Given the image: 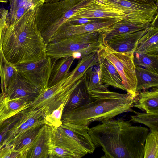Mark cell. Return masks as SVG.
Returning <instances> with one entry per match:
<instances>
[{
    "instance_id": "obj_34",
    "label": "cell",
    "mask_w": 158,
    "mask_h": 158,
    "mask_svg": "<svg viewBox=\"0 0 158 158\" xmlns=\"http://www.w3.org/2000/svg\"><path fill=\"white\" fill-rule=\"evenodd\" d=\"M20 112L0 124V150L3 146V143L8 132L19 118Z\"/></svg>"
},
{
    "instance_id": "obj_2",
    "label": "cell",
    "mask_w": 158,
    "mask_h": 158,
    "mask_svg": "<svg viewBox=\"0 0 158 158\" xmlns=\"http://www.w3.org/2000/svg\"><path fill=\"white\" fill-rule=\"evenodd\" d=\"M36 8L29 9L3 30L1 45L13 65L36 61L46 57V44L35 22Z\"/></svg>"
},
{
    "instance_id": "obj_31",
    "label": "cell",
    "mask_w": 158,
    "mask_h": 158,
    "mask_svg": "<svg viewBox=\"0 0 158 158\" xmlns=\"http://www.w3.org/2000/svg\"><path fill=\"white\" fill-rule=\"evenodd\" d=\"M144 158H158V134L151 131L146 138L143 149Z\"/></svg>"
},
{
    "instance_id": "obj_28",
    "label": "cell",
    "mask_w": 158,
    "mask_h": 158,
    "mask_svg": "<svg viewBox=\"0 0 158 158\" xmlns=\"http://www.w3.org/2000/svg\"><path fill=\"white\" fill-rule=\"evenodd\" d=\"M135 115L131 116V121L143 124L150 129L151 131L158 134V113H142L134 111Z\"/></svg>"
},
{
    "instance_id": "obj_33",
    "label": "cell",
    "mask_w": 158,
    "mask_h": 158,
    "mask_svg": "<svg viewBox=\"0 0 158 158\" xmlns=\"http://www.w3.org/2000/svg\"><path fill=\"white\" fill-rule=\"evenodd\" d=\"M82 157L81 155L52 143L49 158H80Z\"/></svg>"
},
{
    "instance_id": "obj_16",
    "label": "cell",
    "mask_w": 158,
    "mask_h": 158,
    "mask_svg": "<svg viewBox=\"0 0 158 158\" xmlns=\"http://www.w3.org/2000/svg\"><path fill=\"white\" fill-rule=\"evenodd\" d=\"M148 27L135 32L113 37L105 41L110 48L116 52L134 53L139 40L147 31Z\"/></svg>"
},
{
    "instance_id": "obj_32",
    "label": "cell",
    "mask_w": 158,
    "mask_h": 158,
    "mask_svg": "<svg viewBox=\"0 0 158 158\" xmlns=\"http://www.w3.org/2000/svg\"><path fill=\"white\" fill-rule=\"evenodd\" d=\"M67 103H62L51 113L46 115L44 118L45 124L53 127H58L62 124L61 118L64 108Z\"/></svg>"
},
{
    "instance_id": "obj_15",
    "label": "cell",
    "mask_w": 158,
    "mask_h": 158,
    "mask_svg": "<svg viewBox=\"0 0 158 158\" xmlns=\"http://www.w3.org/2000/svg\"><path fill=\"white\" fill-rule=\"evenodd\" d=\"M97 52L101 83L126 91L122 78L114 66L106 57Z\"/></svg>"
},
{
    "instance_id": "obj_10",
    "label": "cell",
    "mask_w": 158,
    "mask_h": 158,
    "mask_svg": "<svg viewBox=\"0 0 158 158\" xmlns=\"http://www.w3.org/2000/svg\"><path fill=\"white\" fill-rule=\"evenodd\" d=\"M118 19H100L89 23L74 25L64 23L52 35L48 43L55 42L69 36L86 33H102L116 23Z\"/></svg>"
},
{
    "instance_id": "obj_5",
    "label": "cell",
    "mask_w": 158,
    "mask_h": 158,
    "mask_svg": "<svg viewBox=\"0 0 158 158\" xmlns=\"http://www.w3.org/2000/svg\"><path fill=\"white\" fill-rule=\"evenodd\" d=\"M102 33L92 32L69 36L46 44V55L52 59L72 56L81 59L99 49Z\"/></svg>"
},
{
    "instance_id": "obj_30",
    "label": "cell",
    "mask_w": 158,
    "mask_h": 158,
    "mask_svg": "<svg viewBox=\"0 0 158 158\" xmlns=\"http://www.w3.org/2000/svg\"><path fill=\"white\" fill-rule=\"evenodd\" d=\"M134 61L135 65L158 73V55L134 53Z\"/></svg>"
},
{
    "instance_id": "obj_25",
    "label": "cell",
    "mask_w": 158,
    "mask_h": 158,
    "mask_svg": "<svg viewBox=\"0 0 158 158\" xmlns=\"http://www.w3.org/2000/svg\"><path fill=\"white\" fill-rule=\"evenodd\" d=\"M81 84L76 87L71 94L63 112L77 108L94 99L89 94L85 85L83 87L80 86Z\"/></svg>"
},
{
    "instance_id": "obj_23",
    "label": "cell",
    "mask_w": 158,
    "mask_h": 158,
    "mask_svg": "<svg viewBox=\"0 0 158 158\" xmlns=\"http://www.w3.org/2000/svg\"><path fill=\"white\" fill-rule=\"evenodd\" d=\"M44 124L35 126L16 137L9 145L14 150L20 152L22 156L28 149Z\"/></svg>"
},
{
    "instance_id": "obj_14",
    "label": "cell",
    "mask_w": 158,
    "mask_h": 158,
    "mask_svg": "<svg viewBox=\"0 0 158 158\" xmlns=\"http://www.w3.org/2000/svg\"><path fill=\"white\" fill-rule=\"evenodd\" d=\"M88 126L62 123L58 128L64 135L82 147L87 153L91 154L96 147L88 132Z\"/></svg>"
},
{
    "instance_id": "obj_37",
    "label": "cell",
    "mask_w": 158,
    "mask_h": 158,
    "mask_svg": "<svg viewBox=\"0 0 158 158\" xmlns=\"http://www.w3.org/2000/svg\"><path fill=\"white\" fill-rule=\"evenodd\" d=\"M33 7L36 8L45 3L46 0H25Z\"/></svg>"
},
{
    "instance_id": "obj_20",
    "label": "cell",
    "mask_w": 158,
    "mask_h": 158,
    "mask_svg": "<svg viewBox=\"0 0 158 158\" xmlns=\"http://www.w3.org/2000/svg\"><path fill=\"white\" fill-rule=\"evenodd\" d=\"M98 65L97 52L84 56L79 61L75 68L69 73L64 83V87H69L81 78L87 70L94 65Z\"/></svg>"
},
{
    "instance_id": "obj_8",
    "label": "cell",
    "mask_w": 158,
    "mask_h": 158,
    "mask_svg": "<svg viewBox=\"0 0 158 158\" xmlns=\"http://www.w3.org/2000/svg\"><path fill=\"white\" fill-rule=\"evenodd\" d=\"M52 60L47 56L40 60L14 65L18 72L40 91L48 88Z\"/></svg>"
},
{
    "instance_id": "obj_11",
    "label": "cell",
    "mask_w": 158,
    "mask_h": 158,
    "mask_svg": "<svg viewBox=\"0 0 158 158\" xmlns=\"http://www.w3.org/2000/svg\"><path fill=\"white\" fill-rule=\"evenodd\" d=\"M45 109L30 108L20 112V116L7 134L3 146L10 144L17 136L30 128L40 124H45Z\"/></svg>"
},
{
    "instance_id": "obj_24",
    "label": "cell",
    "mask_w": 158,
    "mask_h": 158,
    "mask_svg": "<svg viewBox=\"0 0 158 158\" xmlns=\"http://www.w3.org/2000/svg\"><path fill=\"white\" fill-rule=\"evenodd\" d=\"M135 75L137 92L150 88L158 87V73L135 65Z\"/></svg>"
},
{
    "instance_id": "obj_1",
    "label": "cell",
    "mask_w": 158,
    "mask_h": 158,
    "mask_svg": "<svg viewBox=\"0 0 158 158\" xmlns=\"http://www.w3.org/2000/svg\"><path fill=\"white\" fill-rule=\"evenodd\" d=\"M88 132L96 147H101L103 157L143 158L147 127L135 126L130 120L110 119L101 122Z\"/></svg>"
},
{
    "instance_id": "obj_13",
    "label": "cell",
    "mask_w": 158,
    "mask_h": 158,
    "mask_svg": "<svg viewBox=\"0 0 158 158\" xmlns=\"http://www.w3.org/2000/svg\"><path fill=\"white\" fill-rule=\"evenodd\" d=\"M53 127L44 124L35 139L23 155L22 158H49L52 144Z\"/></svg>"
},
{
    "instance_id": "obj_17",
    "label": "cell",
    "mask_w": 158,
    "mask_h": 158,
    "mask_svg": "<svg viewBox=\"0 0 158 158\" xmlns=\"http://www.w3.org/2000/svg\"><path fill=\"white\" fill-rule=\"evenodd\" d=\"M158 14L139 40L134 53L158 55Z\"/></svg>"
},
{
    "instance_id": "obj_39",
    "label": "cell",
    "mask_w": 158,
    "mask_h": 158,
    "mask_svg": "<svg viewBox=\"0 0 158 158\" xmlns=\"http://www.w3.org/2000/svg\"><path fill=\"white\" fill-rule=\"evenodd\" d=\"M60 0H46L45 3L56 2Z\"/></svg>"
},
{
    "instance_id": "obj_38",
    "label": "cell",
    "mask_w": 158,
    "mask_h": 158,
    "mask_svg": "<svg viewBox=\"0 0 158 158\" xmlns=\"http://www.w3.org/2000/svg\"><path fill=\"white\" fill-rule=\"evenodd\" d=\"M131 2L142 4H148L155 2L157 0H128Z\"/></svg>"
},
{
    "instance_id": "obj_3",
    "label": "cell",
    "mask_w": 158,
    "mask_h": 158,
    "mask_svg": "<svg viewBox=\"0 0 158 158\" xmlns=\"http://www.w3.org/2000/svg\"><path fill=\"white\" fill-rule=\"evenodd\" d=\"M94 99L75 109L63 112L62 123L88 126L92 122L113 119L122 113L131 112L138 94L120 93L108 89L88 92Z\"/></svg>"
},
{
    "instance_id": "obj_19",
    "label": "cell",
    "mask_w": 158,
    "mask_h": 158,
    "mask_svg": "<svg viewBox=\"0 0 158 158\" xmlns=\"http://www.w3.org/2000/svg\"><path fill=\"white\" fill-rule=\"evenodd\" d=\"M150 23H139L123 19L118 22L102 33L105 40L111 38L135 32L148 27Z\"/></svg>"
},
{
    "instance_id": "obj_18",
    "label": "cell",
    "mask_w": 158,
    "mask_h": 158,
    "mask_svg": "<svg viewBox=\"0 0 158 158\" xmlns=\"http://www.w3.org/2000/svg\"><path fill=\"white\" fill-rule=\"evenodd\" d=\"M32 103L19 99H11L0 93V124L29 108Z\"/></svg>"
},
{
    "instance_id": "obj_36",
    "label": "cell",
    "mask_w": 158,
    "mask_h": 158,
    "mask_svg": "<svg viewBox=\"0 0 158 158\" xmlns=\"http://www.w3.org/2000/svg\"><path fill=\"white\" fill-rule=\"evenodd\" d=\"M100 19H101L86 18H70L68 19L65 23L72 25H79L95 22Z\"/></svg>"
},
{
    "instance_id": "obj_35",
    "label": "cell",
    "mask_w": 158,
    "mask_h": 158,
    "mask_svg": "<svg viewBox=\"0 0 158 158\" xmlns=\"http://www.w3.org/2000/svg\"><path fill=\"white\" fill-rule=\"evenodd\" d=\"M0 158H22V155L20 152L13 149L9 145H6L0 150Z\"/></svg>"
},
{
    "instance_id": "obj_22",
    "label": "cell",
    "mask_w": 158,
    "mask_h": 158,
    "mask_svg": "<svg viewBox=\"0 0 158 158\" xmlns=\"http://www.w3.org/2000/svg\"><path fill=\"white\" fill-rule=\"evenodd\" d=\"M75 59L72 56L52 59V71L48 88L55 85L68 76L70 68Z\"/></svg>"
},
{
    "instance_id": "obj_21",
    "label": "cell",
    "mask_w": 158,
    "mask_h": 158,
    "mask_svg": "<svg viewBox=\"0 0 158 158\" xmlns=\"http://www.w3.org/2000/svg\"><path fill=\"white\" fill-rule=\"evenodd\" d=\"M158 88L153 87L150 91L144 90L139 92L133 107L147 113H158Z\"/></svg>"
},
{
    "instance_id": "obj_26",
    "label": "cell",
    "mask_w": 158,
    "mask_h": 158,
    "mask_svg": "<svg viewBox=\"0 0 158 158\" xmlns=\"http://www.w3.org/2000/svg\"><path fill=\"white\" fill-rule=\"evenodd\" d=\"M17 72L15 66L5 57L0 45V77L1 93H3L11 83L15 75Z\"/></svg>"
},
{
    "instance_id": "obj_7",
    "label": "cell",
    "mask_w": 158,
    "mask_h": 158,
    "mask_svg": "<svg viewBox=\"0 0 158 158\" xmlns=\"http://www.w3.org/2000/svg\"><path fill=\"white\" fill-rule=\"evenodd\" d=\"M67 77L55 85L41 91L29 108L31 109L44 108L46 115L62 103H67L73 91L82 82L83 76L70 86L64 87V83Z\"/></svg>"
},
{
    "instance_id": "obj_6",
    "label": "cell",
    "mask_w": 158,
    "mask_h": 158,
    "mask_svg": "<svg viewBox=\"0 0 158 158\" xmlns=\"http://www.w3.org/2000/svg\"><path fill=\"white\" fill-rule=\"evenodd\" d=\"M97 52L109 60L114 66L122 78L126 92L134 94H138L134 53L116 52L110 48L103 39Z\"/></svg>"
},
{
    "instance_id": "obj_12",
    "label": "cell",
    "mask_w": 158,
    "mask_h": 158,
    "mask_svg": "<svg viewBox=\"0 0 158 158\" xmlns=\"http://www.w3.org/2000/svg\"><path fill=\"white\" fill-rule=\"evenodd\" d=\"M40 91L18 72L14 75L10 84L2 94L11 99L32 102Z\"/></svg>"
},
{
    "instance_id": "obj_9",
    "label": "cell",
    "mask_w": 158,
    "mask_h": 158,
    "mask_svg": "<svg viewBox=\"0 0 158 158\" xmlns=\"http://www.w3.org/2000/svg\"><path fill=\"white\" fill-rule=\"evenodd\" d=\"M127 15V21L133 23H150L158 14L155 2L142 4L128 0H108Z\"/></svg>"
},
{
    "instance_id": "obj_40",
    "label": "cell",
    "mask_w": 158,
    "mask_h": 158,
    "mask_svg": "<svg viewBox=\"0 0 158 158\" xmlns=\"http://www.w3.org/2000/svg\"><path fill=\"white\" fill-rule=\"evenodd\" d=\"M8 0H0V2L4 3H7L8 2Z\"/></svg>"
},
{
    "instance_id": "obj_4",
    "label": "cell",
    "mask_w": 158,
    "mask_h": 158,
    "mask_svg": "<svg viewBox=\"0 0 158 158\" xmlns=\"http://www.w3.org/2000/svg\"><path fill=\"white\" fill-rule=\"evenodd\" d=\"M90 0H61L44 3L37 7L35 22L38 28L47 44L59 28Z\"/></svg>"
},
{
    "instance_id": "obj_29",
    "label": "cell",
    "mask_w": 158,
    "mask_h": 158,
    "mask_svg": "<svg viewBox=\"0 0 158 158\" xmlns=\"http://www.w3.org/2000/svg\"><path fill=\"white\" fill-rule=\"evenodd\" d=\"M83 82L88 92L92 90H104L109 86L101 83L100 80L99 70H94L92 67L85 73Z\"/></svg>"
},
{
    "instance_id": "obj_27",
    "label": "cell",
    "mask_w": 158,
    "mask_h": 158,
    "mask_svg": "<svg viewBox=\"0 0 158 158\" xmlns=\"http://www.w3.org/2000/svg\"><path fill=\"white\" fill-rule=\"evenodd\" d=\"M52 141L55 145L70 150L83 156L88 154L82 147L63 134L58 127H53Z\"/></svg>"
}]
</instances>
